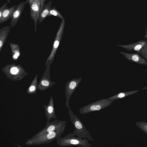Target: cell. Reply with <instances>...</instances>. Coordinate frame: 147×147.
I'll return each instance as SVG.
<instances>
[{
	"instance_id": "obj_1",
	"label": "cell",
	"mask_w": 147,
	"mask_h": 147,
	"mask_svg": "<svg viewBox=\"0 0 147 147\" xmlns=\"http://www.w3.org/2000/svg\"><path fill=\"white\" fill-rule=\"evenodd\" d=\"M66 125L53 132L42 135L34 138L27 140L25 144L28 145H37L50 143L59 138L65 130Z\"/></svg>"
},
{
	"instance_id": "obj_27",
	"label": "cell",
	"mask_w": 147,
	"mask_h": 147,
	"mask_svg": "<svg viewBox=\"0 0 147 147\" xmlns=\"http://www.w3.org/2000/svg\"><path fill=\"white\" fill-rule=\"evenodd\" d=\"M11 0H7V3H9L11 1Z\"/></svg>"
},
{
	"instance_id": "obj_18",
	"label": "cell",
	"mask_w": 147,
	"mask_h": 147,
	"mask_svg": "<svg viewBox=\"0 0 147 147\" xmlns=\"http://www.w3.org/2000/svg\"><path fill=\"white\" fill-rule=\"evenodd\" d=\"M37 76L38 75L37 74L28 88L27 91L28 94H34L36 92L38 89L37 84L38 83L37 80Z\"/></svg>"
},
{
	"instance_id": "obj_26",
	"label": "cell",
	"mask_w": 147,
	"mask_h": 147,
	"mask_svg": "<svg viewBox=\"0 0 147 147\" xmlns=\"http://www.w3.org/2000/svg\"><path fill=\"white\" fill-rule=\"evenodd\" d=\"M144 38L145 39L147 38V26L146 28V33L144 36Z\"/></svg>"
},
{
	"instance_id": "obj_14",
	"label": "cell",
	"mask_w": 147,
	"mask_h": 147,
	"mask_svg": "<svg viewBox=\"0 0 147 147\" xmlns=\"http://www.w3.org/2000/svg\"><path fill=\"white\" fill-rule=\"evenodd\" d=\"M52 1V0H51L47 4H44L43 7L39 14L38 19L39 24L47 17L50 11L51 10Z\"/></svg>"
},
{
	"instance_id": "obj_28",
	"label": "cell",
	"mask_w": 147,
	"mask_h": 147,
	"mask_svg": "<svg viewBox=\"0 0 147 147\" xmlns=\"http://www.w3.org/2000/svg\"><path fill=\"white\" fill-rule=\"evenodd\" d=\"M146 88H147V86H146Z\"/></svg>"
},
{
	"instance_id": "obj_25",
	"label": "cell",
	"mask_w": 147,
	"mask_h": 147,
	"mask_svg": "<svg viewBox=\"0 0 147 147\" xmlns=\"http://www.w3.org/2000/svg\"><path fill=\"white\" fill-rule=\"evenodd\" d=\"M40 12L42 9L44 3L45 2L46 0H40Z\"/></svg>"
},
{
	"instance_id": "obj_7",
	"label": "cell",
	"mask_w": 147,
	"mask_h": 147,
	"mask_svg": "<svg viewBox=\"0 0 147 147\" xmlns=\"http://www.w3.org/2000/svg\"><path fill=\"white\" fill-rule=\"evenodd\" d=\"M66 123L67 122L65 121L59 120L58 119L54 120L50 122H47L45 127L31 138H35L42 135L54 131L65 125Z\"/></svg>"
},
{
	"instance_id": "obj_6",
	"label": "cell",
	"mask_w": 147,
	"mask_h": 147,
	"mask_svg": "<svg viewBox=\"0 0 147 147\" xmlns=\"http://www.w3.org/2000/svg\"><path fill=\"white\" fill-rule=\"evenodd\" d=\"M82 79V78L73 79L67 82L65 84V92L66 102L65 104L68 109H70L69 104L70 98L75 90L78 87Z\"/></svg>"
},
{
	"instance_id": "obj_5",
	"label": "cell",
	"mask_w": 147,
	"mask_h": 147,
	"mask_svg": "<svg viewBox=\"0 0 147 147\" xmlns=\"http://www.w3.org/2000/svg\"><path fill=\"white\" fill-rule=\"evenodd\" d=\"M65 24V20L63 19L62 20L60 26L56 35L51 53L46 62V67H47L48 66H50L52 63L62 36Z\"/></svg>"
},
{
	"instance_id": "obj_3",
	"label": "cell",
	"mask_w": 147,
	"mask_h": 147,
	"mask_svg": "<svg viewBox=\"0 0 147 147\" xmlns=\"http://www.w3.org/2000/svg\"><path fill=\"white\" fill-rule=\"evenodd\" d=\"M57 139V144L60 146H79L89 147L91 146L86 139H83L78 137H76L72 133H69L63 137H59Z\"/></svg>"
},
{
	"instance_id": "obj_4",
	"label": "cell",
	"mask_w": 147,
	"mask_h": 147,
	"mask_svg": "<svg viewBox=\"0 0 147 147\" xmlns=\"http://www.w3.org/2000/svg\"><path fill=\"white\" fill-rule=\"evenodd\" d=\"M106 99H102L90 103L80 109L79 112L84 115L95 111L100 110L109 106L113 102Z\"/></svg>"
},
{
	"instance_id": "obj_9",
	"label": "cell",
	"mask_w": 147,
	"mask_h": 147,
	"mask_svg": "<svg viewBox=\"0 0 147 147\" xmlns=\"http://www.w3.org/2000/svg\"><path fill=\"white\" fill-rule=\"evenodd\" d=\"M40 0H34L30 7V15L31 19L34 21L35 33H36L37 25L40 9Z\"/></svg>"
},
{
	"instance_id": "obj_8",
	"label": "cell",
	"mask_w": 147,
	"mask_h": 147,
	"mask_svg": "<svg viewBox=\"0 0 147 147\" xmlns=\"http://www.w3.org/2000/svg\"><path fill=\"white\" fill-rule=\"evenodd\" d=\"M50 66H47L43 76L40 80L38 84L37 89L41 91H44L51 87L54 84L55 82L51 80L50 77Z\"/></svg>"
},
{
	"instance_id": "obj_13",
	"label": "cell",
	"mask_w": 147,
	"mask_h": 147,
	"mask_svg": "<svg viewBox=\"0 0 147 147\" xmlns=\"http://www.w3.org/2000/svg\"><path fill=\"white\" fill-rule=\"evenodd\" d=\"M147 41L141 40L132 44L125 45H116L123 48L129 51L136 52L142 48Z\"/></svg>"
},
{
	"instance_id": "obj_2",
	"label": "cell",
	"mask_w": 147,
	"mask_h": 147,
	"mask_svg": "<svg viewBox=\"0 0 147 147\" xmlns=\"http://www.w3.org/2000/svg\"><path fill=\"white\" fill-rule=\"evenodd\" d=\"M68 113L70 121L75 127V130L73 132V134L79 138L87 139L90 141H93L94 139L89 132L80 120L73 113L71 109H68Z\"/></svg>"
},
{
	"instance_id": "obj_12",
	"label": "cell",
	"mask_w": 147,
	"mask_h": 147,
	"mask_svg": "<svg viewBox=\"0 0 147 147\" xmlns=\"http://www.w3.org/2000/svg\"><path fill=\"white\" fill-rule=\"evenodd\" d=\"M45 111V115L48 122L53 118L57 119L55 114L54 102L52 96H51L49 103L47 105L44 104Z\"/></svg>"
},
{
	"instance_id": "obj_22",
	"label": "cell",
	"mask_w": 147,
	"mask_h": 147,
	"mask_svg": "<svg viewBox=\"0 0 147 147\" xmlns=\"http://www.w3.org/2000/svg\"><path fill=\"white\" fill-rule=\"evenodd\" d=\"M51 15L59 17L62 20L64 19L62 15L55 7H53V9L50 11L49 14L47 16V17Z\"/></svg>"
},
{
	"instance_id": "obj_19",
	"label": "cell",
	"mask_w": 147,
	"mask_h": 147,
	"mask_svg": "<svg viewBox=\"0 0 147 147\" xmlns=\"http://www.w3.org/2000/svg\"><path fill=\"white\" fill-rule=\"evenodd\" d=\"M138 91H136L129 92H120L110 97L107 99L113 102L115 100L123 98L127 96L128 95H129V94H130L131 93H134Z\"/></svg>"
},
{
	"instance_id": "obj_16",
	"label": "cell",
	"mask_w": 147,
	"mask_h": 147,
	"mask_svg": "<svg viewBox=\"0 0 147 147\" xmlns=\"http://www.w3.org/2000/svg\"><path fill=\"white\" fill-rule=\"evenodd\" d=\"M10 28V26H6L1 28L0 30V52L7 38Z\"/></svg>"
},
{
	"instance_id": "obj_21",
	"label": "cell",
	"mask_w": 147,
	"mask_h": 147,
	"mask_svg": "<svg viewBox=\"0 0 147 147\" xmlns=\"http://www.w3.org/2000/svg\"><path fill=\"white\" fill-rule=\"evenodd\" d=\"M136 52L141 55L147 61V41L140 49Z\"/></svg>"
},
{
	"instance_id": "obj_23",
	"label": "cell",
	"mask_w": 147,
	"mask_h": 147,
	"mask_svg": "<svg viewBox=\"0 0 147 147\" xmlns=\"http://www.w3.org/2000/svg\"><path fill=\"white\" fill-rule=\"evenodd\" d=\"M7 3H5L0 8V19L1 18L2 13L3 11L5 8L7 7Z\"/></svg>"
},
{
	"instance_id": "obj_17",
	"label": "cell",
	"mask_w": 147,
	"mask_h": 147,
	"mask_svg": "<svg viewBox=\"0 0 147 147\" xmlns=\"http://www.w3.org/2000/svg\"><path fill=\"white\" fill-rule=\"evenodd\" d=\"M12 50L13 60L16 61L18 59L20 55V51L19 46L17 44L10 43Z\"/></svg>"
},
{
	"instance_id": "obj_10",
	"label": "cell",
	"mask_w": 147,
	"mask_h": 147,
	"mask_svg": "<svg viewBox=\"0 0 147 147\" xmlns=\"http://www.w3.org/2000/svg\"><path fill=\"white\" fill-rule=\"evenodd\" d=\"M120 53L131 62L147 66V61L138 53H129L121 51Z\"/></svg>"
},
{
	"instance_id": "obj_24",
	"label": "cell",
	"mask_w": 147,
	"mask_h": 147,
	"mask_svg": "<svg viewBox=\"0 0 147 147\" xmlns=\"http://www.w3.org/2000/svg\"><path fill=\"white\" fill-rule=\"evenodd\" d=\"M34 1V0H26L25 2L26 4L27 3H28L30 7L33 3Z\"/></svg>"
},
{
	"instance_id": "obj_11",
	"label": "cell",
	"mask_w": 147,
	"mask_h": 147,
	"mask_svg": "<svg viewBox=\"0 0 147 147\" xmlns=\"http://www.w3.org/2000/svg\"><path fill=\"white\" fill-rule=\"evenodd\" d=\"M25 4V2H22L16 6L10 22L11 27L14 26L18 22L23 11Z\"/></svg>"
},
{
	"instance_id": "obj_15",
	"label": "cell",
	"mask_w": 147,
	"mask_h": 147,
	"mask_svg": "<svg viewBox=\"0 0 147 147\" xmlns=\"http://www.w3.org/2000/svg\"><path fill=\"white\" fill-rule=\"evenodd\" d=\"M16 6L15 5L9 8L7 7L5 8L3 12L2 17L0 19V24L3 23L12 18Z\"/></svg>"
},
{
	"instance_id": "obj_20",
	"label": "cell",
	"mask_w": 147,
	"mask_h": 147,
	"mask_svg": "<svg viewBox=\"0 0 147 147\" xmlns=\"http://www.w3.org/2000/svg\"><path fill=\"white\" fill-rule=\"evenodd\" d=\"M20 66L15 65L14 64L10 65V67L9 73L10 74L14 76L17 75L20 73L21 69H22V67L21 68L20 67L19 68L18 67Z\"/></svg>"
}]
</instances>
